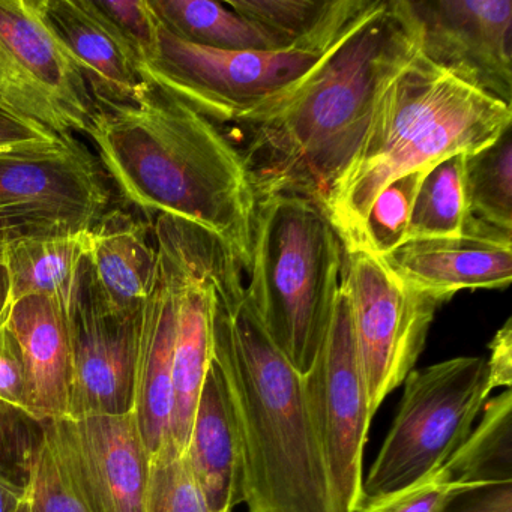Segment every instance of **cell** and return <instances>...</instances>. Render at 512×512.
<instances>
[{
  "instance_id": "1",
  "label": "cell",
  "mask_w": 512,
  "mask_h": 512,
  "mask_svg": "<svg viewBox=\"0 0 512 512\" xmlns=\"http://www.w3.org/2000/svg\"><path fill=\"white\" fill-rule=\"evenodd\" d=\"M421 52L409 0H370L316 70L251 130L241 151L257 199L307 197L322 208L361 148L377 104Z\"/></svg>"
},
{
  "instance_id": "2",
  "label": "cell",
  "mask_w": 512,
  "mask_h": 512,
  "mask_svg": "<svg viewBox=\"0 0 512 512\" xmlns=\"http://www.w3.org/2000/svg\"><path fill=\"white\" fill-rule=\"evenodd\" d=\"M86 136L125 202L149 221L167 214L202 227L247 272L259 199L217 124L151 83L136 103L97 107Z\"/></svg>"
},
{
  "instance_id": "3",
  "label": "cell",
  "mask_w": 512,
  "mask_h": 512,
  "mask_svg": "<svg viewBox=\"0 0 512 512\" xmlns=\"http://www.w3.org/2000/svg\"><path fill=\"white\" fill-rule=\"evenodd\" d=\"M226 247L215 277L214 361L232 400L250 512H346L305 403L302 376L260 325Z\"/></svg>"
},
{
  "instance_id": "4",
  "label": "cell",
  "mask_w": 512,
  "mask_h": 512,
  "mask_svg": "<svg viewBox=\"0 0 512 512\" xmlns=\"http://www.w3.org/2000/svg\"><path fill=\"white\" fill-rule=\"evenodd\" d=\"M511 125L512 106L419 52L380 98L361 148L323 202L343 248L358 244L368 211L386 185L427 172L452 155L472 154Z\"/></svg>"
},
{
  "instance_id": "5",
  "label": "cell",
  "mask_w": 512,
  "mask_h": 512,
  "mask_svg": "<svg viewBox=\"0 0 512 512\" xmlns=\"http://www.w3.org/2000/svg\"><path fill=\"white\" fill-rule=\"evenodd\" d=\"M343 256L337 232L313 200L274 194L257 202L245 292L299 376L311 370L328 335Z\"/></svg>"
},
{
  "instance_id": "6",
  "label": "cell",
  "mask_w": 512,
  "mask_h": 512,
  "mask_svg": "<svg viewBox=\"0 0 512 512\" xmlns=\"http://www.w3.org/2000/svg\"><path fill=\"white\" fill-rule=\"evenodd\" d=\"M356 17L331 41L269 52L208 49L179 40L161 26L157 56L142 73L214 124H257L304 83Z\"/></svg>"
},
{
  "instance_id": "7",
  "label": "cell",
  "mask_w": 512,
  "mask_h": 512,
  "mask_svg": "<svg viewBox=\"0 0 512 512\" xmlns=\"http://www.w3.org/2000/svg\"><path fill=\"white\" fill-rule=\"evenodd\" d=\"M490 394L484 358L460 356L410 371L394 424L362 482L361 506L401 493L445 466L472 433Z\"/></svg>"
},
{
  "instance_id": "8",
  "label": "cell",
  "mask_w": 512,
  "mask_h": 512,
  "mask_svg": "<svg viewBox=\"0 0 512 512\" xmlns=\"http://www.w3.org/2000/svg\"><path fill=\"white\" fill-rule=\"evenodd\" d=\"M0 110L61 137L91 130L97 104L44 0H0Z\"/></svg>"
},
{
  "instance_id": "9",
  "label": "cell",
  "mask_w": 512,
  "mask_h": 512,
  "mask_svg": "<svg viewBox=\"0 0 512 512\" xmlns=\"http://www.w3.org/2000/svg\"><path fill=\"white\" fill-rule=\"evenodd\" d=\"M341 286L349 299L371 415L406 380L445 302L404 284L364 248H343Z\"/></svg>"
},
{
  "instance_id": "10",
  "label": "cell",
  "mask_w": 512,
  "mask_h": 512,
  "mask_svg": "<svg viewBox=\"0 0 512 512\" xmlns=\"http://www.w3.org/2000/svg\"><path fill=\"white\" fill-rule=\"evenodd\" d=\"M302 386L332 491L344 511L358 512L364 482L362 455L373 415L349 299L341 283L325 343L302 377Z\"/></svg>"
},
{
  "instance_id": "11",
  "label": "cell",
  "mask_w": 512,
  "mask_h": 512,
  "mask_svg": "<svg viewBox=\"0 0 512 512\" xmlns=\"http://www.w3.org/2000/svg\"><path fill=\"white\" fill-rule=\"evenodd\" d=\"M68 320L73 382L67 418L133 413L142 310L133 314L112 310L85 257Z\"/></svg>"
},
{
  "instance_id": "12",
  "label": "cell",
  "mask_w": 512,
  "mask_h": 512,
  "mask_svg": "<svg viewBox=\"0 0 512 512\" xmlns=\"http://www.w3.org/2000/svg\"><path fill=\"white\" fill-rule=\"evenodd\" d=\"M112 202L106 170L76 136L40 151L0 152V208L74 233L91 229Z\"/></svg>"
},
{
  "instance_id": "13",
  "label": "cell",
  "mask_w": 512,
  "mask_h": 512,
  "mask_svg": "<svg viewBox=\"0 0 512 512\" xmlns=\"http://www.w3.org/2000/svg\"><path fill=\"white\" fill-rule=\"evenodd\" d=\"M46 434L91 512H145L151 457L133 413L46 421Z\"/></svg>"
},
{
  "instance_id": "14",
  "label": "cell",
  "mask_w": 512,
  "mask_h": 512,
  "mask_svg": "<svg viewBox=\"0 0 512 512\" xmlns=\"http://www.w3.org/2000/svg\"><path fill=\"white\" fill-rule=\"evenodd\" d=\"M421 53L437 67L512 106L511 0H409Z\"/></svg>"
},
{
  "instance_id": "15",
  "label": "cell",
  "mask_w": 512,
  "mask_h": 512,
  "mask_svg": "<svg viewBox=\"0 0 512 512\" xmlns=\"http://www.w3.org/2000/svg\"><path fill=\"white\" fill-rule=\"evenodd\" d=\"M382 259L407 286L448 302L461 290L511 284L512 232L469 217L460 236L409 239Z\"/></svg>"
},
{
  "instance_id": "16",
  "label": "cell",
  "mask_w": 512,
  "mask_h": 512,
  "mask_svg": "<svg viewBox=\"0 0 512 512\" xmlns=\"http://www.w3.org/2000/svg\"><path fill=\"white\" fill-rule=\"evenodd\" d=\"M157 262L142 307L133 416L149 457L172 443L173 350L176 289L172 257L161 230L152 223ZM176 446V445H175Z\"/></svg>"
},
{
  "instance_id": "17",
  "label": "cell",
  "mask_w": 512,
  "mask_h": 512,
  "mask_svg": "<svg viewBox=\"0 0 512 512\" xmlns=\"http://www.w3.org/2000/svg\"><path fill=\"white\" fill-rule=\"evenodd\" d=\"M59 40L82 70L97 107L136 103L151 83L121 32L94 0H44Z\"/></svg>"
},
{
  "instance_id": "18",
  "label": "cell",
  "mask_w": 512,
  "mask_h": 512,
  "mask_svg": "<svg viewBox=\"0 0 512 512\" xmlns=\"http://www.w3.org/2000/svg\"><path fill=\"white\" fill-rule=\"evenodd\" d=\"M7 325L22 349L35 416L67 418L73 382L67 308L47 296H25L11 305Z\"/></svg>"
},
{
  "instance_id": "19",
  "label": "cell",
  "mask_w": 512,
  "mask_h": 512,
  "mask_svg": "<svg viewBox=\"0 0 512 512\" xmlns=\"http://www.w3.org/2000/svg\"><path fill=\"white\" fill-rule=\"evenodd\" d=\"M185 458L212 512L245 502L241 437L226 380L215 361L194 412Z\"/></svg>"
},
{
  "instance_id": "20",
  "label": "cell",
  "mask_w": 512,
  "mask_h": 512,
  "mask_svg": "<svg viewBox=\"0 0 512 512\" xmlns=\"http://www.w3.org/2000/svg\"><path fill=\"white\" fill-rule=\"evenodd\" d=\"M86 257L106 304L118 313H139L157 262L152 221L110 208L89 229Z\"/></svg>"
},
{
  "instance_id": "21",
  "label": "cell",
  "mask_w": 512,
  "mask_h": 512,
  "mask_svg": "<svg viewBox=\"0 0 512 512\" xmlns=\"http://www.w3.org/2000/svg\"><path fill=\"white\" fill-rule=\"evenodd\" d=\"M89 250V230L28 236L5 248L13 304L25 296H47L70 310L77 272Z\"/></svg>"
},
{
  "instance_id": "22",
  "label": "cell",
  "mask_w": 512,
  "mask_h": 512,
  "mask_svg": "<svg viewBox=\"0 0 512 512\" xmlns=\"http://www.w3.org/2000/svg\"><path fill=\"white\" fill-rule=\"evenodd\" d=\"M161 26L179 40L215 50L289 49L256 22L215 0H149Z\"/></svg>"
},
{
  "instance_id": "23",
  "label": "cell",
  "mask_w": 512,
  "mask_h": 512,
  "mask_svg": "<svg viewBox=\"0 0 512 512\" xmlns=\"http://www.w3.org/2000/svg\"><path fill=\"white\" fill-rule=\"evenodd\" d=\"M227 7L280 38L287 47L338 37L370 0H224Z\"/></svg>"
},
{
  "instance_id": "24",
  "label": "cell",
  "mask_w": 512,
  "mask_h": 512,
  "mask_svg": "<svg viewBox=\"0 0 512 512\" xmlns=\"http://www.w3.org/2000/svg\"><path fill=\"white\" fill-rule=\"evenodd\" d=\"M482 419L445 463L446 472L478 491L512 484V392L487 400Z\"/></svg>"
},
{
  "instance_id": "25",
  "label": "cell",
  "mask_w": 512,
  "mask_h": 512,
  "mask_svg": "<svg viewBox=\"0 0 512 512\" xmlns=\"http://www.w3.org/2000/svg\"><path fill=\"white\" fill-rule=\"evenodd\" d=\"M466 155H452L425 172L413 202L407 241L454 238L463 233L470 217L464 188Z\"/></svg>"
},
{
  "instance_id": "26",
  "label": "cell",
  "mask_w": 512,
  "mask_h": 512,
  "mask_svg": "<svg viewBox=\"0 0 512 512\" xmlns=\"http://www.w3.org/2000/svg\"><path fill=\"white\" fill-rule=\"evenodd\" d=\"M467 209L475 220L512 232V131L464 157Z\"/></svg>"
},
{
  "instance_id": "27",
  "label": "cell",
  "mask_w": 512,
  "mask_h": 512,
  "mask_svg": "<svg viewBox=\"0 0 512 512\" xmlns=\"http://www.w3.org/2000/svg\"><path fill=\"white\" fill-rule=\"evenodd\" d=\"M424 175L409 173L380 191L365 218L358 244L352 248H364L383 257L407 241L413 202Z\"/></svg>"
},
{
  "instance_id": "28",
  "label": "cell",
  "mask_w": 512,
  "mask_h": 512,
  "mask_svg": "<svg viewBox=\"0 0 512 512\" xmlns=\"http://www.w3.org/2000/svg\"><path fill=\"white\" fill-rule=\"evenodd\" d=\"M46 443V421L0 400V478L28 490Z\"/></svg>"
},
{
  "instance_id": "29",
  "label": "cell",
  "mask_w": 512,
  "mask_h": 512,
  "mask_svg": "<svg viewBox=\"0 0 512 512\" xmlns=\"http://www.w3.org/2000/svg\"><path fill=\"white\" fill-rule=\"evenodd\" d=\"M145 512H212L185 454L173 442L151 460Z\"/></svg>"
},
{
  "instance_id": "30",
  "label": "cell",
  "mask_w": 512,
  "mask_h": 512,
  "mask_svg": "<svg viewBox=\"0 0 512 512\" xmlns=\"http://www.w3.org/2000/svg\"><path fill=\"white\" fill-rule=\"evenodd\" d=\"M478 493L472 485L452 478L445 467L401 493L365 503L358 512H449L460 497Z\"/></svg>"
},
{
  "instance_id": "31",
  "label": "cell",
  "mask_w": 512,
  "mask_h": 512,
  "mask_svg": "<svg viewBox=\"0 0 512 512\" xmlns=\"http://www.w3.org/2000/svg\"><path fill=\"white\" fill-rule=\"evenodd\" d=\"M94 4L121 32L142 67L157 56L161 23L149 0H94Z\"/></svg>"
},
{
  "instance_id": "32",
  "label": "cell",
  "mask_w": 512,
  "mask_h": 512,
  "mask_svg": "<svg viewBox=\"0 0 512 512\" xmlns=\"http://www.w3.org/2000/svg\"><path fill=\"white\" fill-rule=\"evenodd\" d=\"M35 512H91L46 434L31 484Z\"/></svg>"
},
{
  "instance_id": "33",
  "label": "cell",
  "mask_w": 512,
  "mask_h": 512,
  "mask_svg": "<svg viewBox=\"0 0 512 512\" xmlns=\"http://www.w3.org/2000/svg\"><path fill=\"white\" fill-rule=\"evenodd\" d=\"M0 400L35 416L22 349L7 323L0 326Z\"/></svg>"
},
{
  "instance_id": "34",
  "label": "cell",
  "mask_w": 512,
  "mask_h": 512,
  "mask_svg": "<svg viewBox=\"0 0 512 512\" xmlns=\"http://www.w3.org/2000/svg\"><path fill=\"white\" fill-rule=\"evenodd\" d=\"M62 139L41 125L0 110V152L40 151L59 145Z\"/></svg>"
},
{
  "instance_id": "35",
  "label": "cell",
  "mask_w": 512,
  "mask_h": 512,
  "mask_svg": "<svg viewBox=\"0 0 512 512\" xmlns=\"http://www.w3.org/2000/svg\"><path fill=\"white\" fill-rule=\"evenodd\" d=\"M488 388L511 389L512 383V319L496 332L490 343V358L487 359Z\"/></svg>"
},
{
  "instance_id": "36",
  "label": "cell",
  "mask_w": 512,
  "mask_h": 512,
  "mask_svg": "<svg viewBox=\"0 0 512 512\" xmlns=\"http://www.w3.org/2000/svg\"><path fill=\"white\" fill-rule=\"evenodd\" d=\"M64 233L58 227L13 209L0 208V250L7 248L11 242L28 236L59 235Z\"/></svg>"
},
{
  "instance_id": "37",
  "label": "cell",
  "mask_w": 512,
  "mask_h": 512,
  "mask_svg": "<svg viewBox=\"0 0 512 512\" xmlns=\"http://www.w3.org/2000/svg\"><path fill=\"white\" fill-rule=\"evenodd\" d=\"M484 497L478 503L461 512H512V490L508 487L491 488L484 491Z\"/></svg>"
},
{
  "instance_id": "38",
  "label": "cell",
  "mask_w": 512,
  "mask_h": 512,
  "mask_svg": "<svg viewBox=\"0 0 512 512\" xmlns=\"http://www.w3.org/2000/svg\"><path fill=\"white\" fill-rule=\"evenodd\" d=\"M5 248L0 250V326L7 323L13 305V290H11L10 269L5 262Z\"/></svg>"
},
{
  "instance_id": "39",
  "label": "cell",
  "mask_w": 512,
  "mask_h": 512,
  "mask_svg": "<svg viewBox=\"0 0 512 512\" xmlns=\"http://www.w3.org/2000/svg\"><path fill=\"white\" fill-rule=\"evenodd\" d=\"M29 488L25 490L8 479L0 478V512H17L28 496Z\"/></svg>"
},
{
  "instance_id": "40",
  "label": "cell",
  "mask_w": 512,
  "mask_h": 512,
  "mask_svg": "<svg viewBox=\"0 0 512 512\" xmlns=\"http://www.w3.org/2000/svg\"><path fill=\"white\" fill-rule=\"evenodd\" d=\"M17 512H35L34 502H32L31 488H29L28 496L23 500L22 505L17 509Z\"/></svg>"
}]
</instances>
